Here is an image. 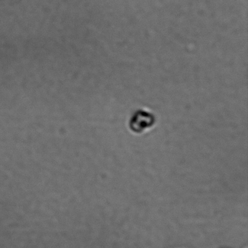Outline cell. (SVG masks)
I'll return each mask as SVG.
<instances>
[{
  "label": "cell",
  "instance_id": "obj_1",
  "mask_svg": "<svg viewBox=\"0 0 248 248\" xmlns=\"http://www.w3.org/2000/svg\"><path fill=\"white\" fill-rule=\"evenodd\" d=\"M155 124L156 118L153 113L148 110L141 109L136 110L131 116L129 127L134 134H141L154 127Z\"/></svg>",
  "mask_w": 248,
  "mask_h": 248
}]
</instances>
